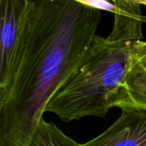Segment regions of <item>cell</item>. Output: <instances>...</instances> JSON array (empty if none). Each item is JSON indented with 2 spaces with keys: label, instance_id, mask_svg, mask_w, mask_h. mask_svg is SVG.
Segmentation results:
<instances>
[{
  "label": "cell",
  "instance_id": "8992f818",
  "mask_svg": "<svg viewBox=\"0 0 146 146\" xmlns=\"http://www.w3.org/2000/svg\"><path fill=\"white\" fill-rule=\"evenodd\" d=\"M115 107L146 110V69L135 59L125 83L120 88Z\"/></svg>",
  "mask_w": 146,
  "mask_h": 146
},
{
  "label": "cell",
  "instance_id": "5b68a950",
  "mask_svg": "<svg viewBox=\"0 0 146 146\" xmlns=\"http://www.w3.org/2000/svg\"><path fill=\"white\" fill-rule=\"evenodd\" d=\"M115 2V23L110 38L133 43L141 40L142 23L146 17L141 14L139 1L117 0Z\"/></svg>",
  "mask_w": 146,
  "mask_h": 146
},
{
  "label": "cell",
  "instance_id": "3957f363",
  "mask_svg": "<svg viewBox=\"0 0 146 146\" xmlns=\"http://www.w3.org/2000/svg\"><path fill=\"white\" fill-rule=\"evenodd\" d=\"M33 1H0V97L10 86L27 44Z\"/></svg>",
  "mask_w": 146,
  "mask_h": 146
},
{
  "label": "cell",
  "instance_id": "52a82bcc",
  "mask_svg": "<svg viewBox=\"0 0 146 146\" xmlns=\"http://www.w3.org/2000/svg\"><path fill=\"white\" fill-rule=\"evenodd\" d=\"M27 146H80L52 122L41 120Z\"/></svg>",
  "mask_w": 146,
  "mask_h": 146
},
{
  "label": "cell",
  "instance_id": "6da1fadb",
  "mask_svg": "<svg viewBox=\"0 0 146 146\" xmlns=\"http://www.w3.org/2000/svg\"><path fill=\"white\" fill-rule=\"evenodd\" d=\"M102 12L80 0L33 1L27 44L0 97V146H27L45 108L86 59Z\"/></svg>",
  "mask_w": 146,
  "mask_h": 146
},
{
  "label": "cell",
  "instance_id": "ba28073f",
  "mask_svg": "<svg viewBox=\"0 0 146 146\" xmlns=\"http://www.w3.org/2000/svg\"><path fill=\"white\" fill-rule=\"evenodd\" d=\"M133 58L146 69V41L139 40L133 45Z\"/></svg>",
  "mask_w": 146,
  "mask_h": 146
},
{
  "label": "cell",
  "instance_id": "7a4b0ae2",
  "mask_svg": "<svg viewBox=\"0 0 146 146\" xmlns=\"http://www.w3.org/2000/svg\"><path fill=\"white\" fill-rule=\"evenodd\" d=\"M133 42L96 35L76 74L45 108L66 122L86 116L104 118L114 108L133 65Z\"/></svg>",
  "mask_w": 146,
  "mask_h": 146
},
{
  "label": "cell",
  "instance_id": "277c9868",
  "mask_svg": "<svg viewBox=\"0 0 146 146\" xmlns=\"http://www.w3.org/2000/svg\"><path fill=\"white\" fill-rule=\"evenodd\" d=\"M80 146H146V110L121 109L107 130Z\"/></svg>",
  "mask_w": 146,
  "mask_h": 146
}]
</instances>
